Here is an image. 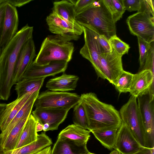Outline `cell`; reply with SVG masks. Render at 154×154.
Instances as JSON below:
<instances>
[{
  "label": "cell",
  "mask_w": 154,
  "mask_h": 154,
  "mask_svg": "<svg viewBox=\"0 0 154 154\" xmlns=\"http://www.w3.org/2000/svg\"><path fill=\"white\" fill-rule=\"evenodd\" d=\"M52 12L64 20L72 23H76L74 4L70 0H62L53 2Z\"/></svg>",
  "instance_id": "obj_24"
},
{
  "label": "cell",
  "mask_w": 154,
  "mask_h": 154,
  "mask_svg": "<svg viewBox=\"0 0 154 154\" xmlns=\"http://www.w3.org/2000/svg\"><path fill=\"white\" fill-rule=\"evenodd\" d=\"M80 101L85 112L88 130L120 127L122 121L119 111L112 105L100 101L94 93L82 94Z\"/></svg>",
  "instance_id": "obj_2"
},
{
  "label": "cell",
  "mask_w": 154,
  "mask_h": 154,
  "mask_svg": "<svg viewBox=\"0 0 154 154\" xmlns=\"http://www.w3.org/2000/svg\"><path fill=\"white\" fill-rule=\"evenodd\" d=\"M34 92L28 93L19 98H17L12 102L7 104L4 111L0 117V130L1 132L6 128Z\"/></svg>",
  "instance_id": "obj_19"
},
{
  "label": "cell",
  "mask_w": 154,
  "mask_h": 154,
  "mask_svg": "<svg viewBox=\"0 0 154 154\" xmlns=\"http://www.w3.org/2000/svg\"><path fill=\"white\" fill-rule=\"evenodd\" d=\"M154 72L144 69L134 74L129 93L138 97L149 94L150 102L154 100Z\"/></svg>",
  "instance_id": "obj_12"
},
{
  "label": "cell",
  "mask_w": 154,
  "mask_h": 154,
  "mask_svg": "<svg viewBox=\"0 0 154 154\" xmlns=\"http://www.w3.org/2000/svg\"><path fill=\"white\" fill-rule=\"evenodd\" d=\"M131 154H154V148L141 146L138 151Z\"/></svg>",
  "instance_id": "obj_41"
},
{
  "label": "cell",
  "mask_w": 154,
  "mask_h": 154,
  "mask_svg": "<svg viewBox=\"0 0 154 154\" xmlns=\"http://www.w3.org/2000/svg\"><path fill=\"white\" fill-rule=\"evenodd\" d=\"M134 74L123 70L114 84L119 94L129 92Z\"/></svg>",
  "instance_id": "obj_29"
},
{
  "label": "cell",
  "mask_w": 154,
  "mask_h": 154,
  "mask_svg": "<svg viewBox=\"0 0 154 154\" xmlns=\"http://www.w3.org/2000/svg\"><path fill=\"white\" fill-rule=\"evenodd\" d=\"M137 104L142 121L145 147L154 148V100L149 94L138 97Z\"/></svg>",
  "instance_id": "obj_9"
},
{
  "label": "cell",
  "mask_w": 154,
  "mask_h": 154,
  "mask_svg": "<svg viewBox=\"0 0 154 154\" xmlns=\"http://www.w3.org/2000/svg\"><path fill=\"white\" fill-rule=\"evenodd\" d=\"M7 104L5 103H0V117L4 111Z\"/></svg>",
  "instance_id": "obj_43"
},
{
  "label": "cell",
  "mask_w": 154,
  "mask_h": 154,
  "mask_svg": "<svg viewBox=\"0 0 154 154\" xmlns=\"http://www.w3.org/2000/svg\"><path fill=\"white\" fill-rule=\"evenodd\" d=\"M71 1L74 4L75 10L77 15L91 5L94 0H78Z\"/></svg>",
  "instance_id": "obj_36"
},
{
  "label": "cell",
  "mask_w": 154,
  "mask_h": 154,
  "mask_svg": "<svg viewBox=\"0 0 154 154\" xmlns=\"http://www.w3.org/2000/svg\"><path fill=\"white\" fill-rule=\"evenodd\" d=\"M105 6L112 14L115 22L119 20L121 18L115 8L114 7L112 0H103Z\"/></svg>",
  "instance_id": "obj_37"
},
{
  "label": "cell",
  "mask_w": 154,
  "mask_h": 154,
  "mask_svg": "<svg viewBox=\"0 0 154 154\" xmlns=\"http://www.w3.org/2000/svg\"><path fill=\"white\" fill-rule=\"evenodd\" d=\"M3 2H5V0H0V4Z\"/></svg>",
  "instance_id": "obj_47"
},
{
  "label": "cell",
  "mask_w": 154,
  "mask_h": 154,
  "mask_svg": "<svg viewBox=\"0 0 154 154\" xmlns=\"http://www.w3.org/2000/svg\"><path fill=\"white\" fill-rule=\"evenodd\" d=\"M141 147L129 128L122 122L117 132L114 148L121 154H131Z\"/></svg>",
  "instance_id": "obj_17"
},
{
  "label": "cell",
  "mask_w": 154,
  "mask_h": 154,
  "mask_svg": "<svg viewBox=\"0 0 154 154\" xmlns=\"http://www.w3.org/2000/svg\"><path fill=\"white\" fill-rule=\"evenodd\" d=\"M33 27L28 24L17 33L0 54V100L9 97L15 65L23 45L32 38Z\"/></svg>",
  "instance_id": "obj_1"
},
{
  "label": "cell",
  "mask_w": 154,
  "mask_h": 154,
  "mask_svg": "<svg viewBox=\"0 0 154 154\" xmlns=\"http://www.w3.org/2000/svg\"><path fill=\"white\" fill-rule=\"evenodd\" d=\"M112 49L115 50L119 54L123 56L124 55L128 54L130 48L129 45L123 42L116 35L111 37L109 39Z\"/></svg>",
  "instance_id": "obj_31"
},
{
  "label": "cell",
  "mask_w": 154,
  "mask_h": 154,
  "mask_svg": "<svg viewBox=\"0 0 154 154\" xmlns=\"http://www.w3.org/2000/svg\"><path fill=\"white\" fill-rule=\"evenodd\" d=\"M80 154H95L90 152L89 151H88V152L80 153Z\"/></svg>",
  "instance_id": "obj_46"
},
{
  "label": "cell",
  "mask_w": 154,
  "mask_h": 154,
  "mask_svg": "<svg viewBox=\"0 0 154 154\" xmlns=\"http://www.w3.org/2000/svg\"><path fill=\"white\" fill-rule=\"evenodd\" d=\"M118 129V128H109L91 131L103 146L111 150L115 148Z\"/></svg>",
  "instance_id": "obj_28"
},
{
  "label": "cell",
  "mask_w": 154,
  "mask_h": 154,
  "mask_svg": "<svg viewBox=\"0 0 154 154\" xmlns=\"http://www.w3.org/2000/svg\"><path fill=\"white\" fill-rule=\"evenodd\" d=\"M122 122L130 129L141 146L145 147L142 121L137 97L131 96L119 111Z\"/></svg>",
  "instance_id": "obj_6"
},
{
  "label": "cell",
  "mask_w": 154,
  "mask_h": 154,
  "mask_svg": "<svg viewBox=\"0 0 154 154\" xmlns=\"http://www.w3.org/2000/svg\"><path fill=\"white\" fill-rule=\"evenodd\" d=\"M97 39L102 53H109L112 52V49L109 39L105 35H98Z\"/></svg>",
  "instance_id": "obj_35"
},
{
  "label": "cell",
  "mask_w": 154,
  "mask_h": 154,
  "mask_svg": "<svg viewBox=\"0 0 154 154\" xmlns=\"http://www.w3.org/2000/svg\"><path fill=\"white\" fill-rule=\"evenodd\" d=\"M81 26L83 29L85 43L80 51V54L91 62L98 77L105 79L100 61V55L102 52L98 41V34Z\"/></svg>",
  "instance_id": "obj_8"
},
{
  "label": "cell",
  "mask_w": 154,
  "mask_h": 154,
  "mask_svg": "<svg viewBox=\"0 0 154 154\" xmlns=\"http://www.w3.org/2000/svg\"><path fill=\"white\" fill-rule=\"evenodd\" d=\"M76 22L98 35H105L108 39L116 35V23L103 2L94 0L92 4L77 14Z\"/></svg>",
  "instance_id": "obj_3"
},
{
  "label": "cell",
  "mask_w": 154,
  "mask_h": 154,
  "mask_svg": "<svg viewBox=\"0 0 154 154\" xmlns=\"http://www.w3.org/2000/svg\"><path fill=\"white\" fill-rule=\"evenodd\" d=\"M126 23L131 33L149 42L154 41V11L143 3L140 10L129 16Z\"/></svg>",
  "instance_id": "obj_5"
},
{
  "label": "cell",
  "mask_w": 154,
  "mask_h": 154,
  "mask_svg": "<svg viewBox=\"0 0 154 154\" xmlns=\"http://www.w3.org/2000/svg\"><path fill=\"white\" fill-rule=\"evenodd\" d=\"M37 132L43 130V125L38 122L36 127Z\"/></svg>",
  "instance_id": "obj_44"
},
{
  "label": "cell",
  "mask_w": 154,
  "mask_h": 154,
  "mask_svg": "<svg viewBox=\"0 0 154 154\" xmlns=\"http://www.w3.org/2000/svg\"><path fill=\"white\" fill-rule=\"evenodd\" d=\"M146 69H150L152 72H154V41L151 43L145 63L142 70Z\"/></svg>",
  "instance_id": "obj_33"
},
{
  "label": "cell",
  "mask_w": 154,
  "mask_h": 154,
  "mask_svg": "<svg viewBox=\"0 0 154 154\" xmlns=\"http://www.w3.org/2000/svg\"><path fill=\"white\" fill-rule=\"evenodd\" d=\"M36 56L35 46L32 38L23 45L20 52L14 68V85L23 79L24 73L32 64Z\"/></svg>",
  "instance_id": "obj_15"
},
{
  "label": "cell",
  "mask_w": 154,
  "mask_h": 154,
  "mask_svg": "<svg viewBox=\"0 0 154 154\" xmlns=\"http://www.w3.org/2000/svg\"><path fill=\"white\" fill-rule=\"evenodd\" d=\"M88 151L87 146H78L68 140L57 138L51 154H80Z\"/></svg>",
  "instance_id": "obj_27"
},
{
  "label": "cell",
  "mask_w": 154,
  "mask_h": 154,
  "mask_svg": "<svg viewBox=\"0 0 154 154\" xmlns=\"http://www.w3.org/2000/svg\"><path fill=\"white\" fill-rule=\"evenodd\" d=\"M80 99V96L75 93L47 90L39 94L34 106L35 108H62L70 109Z\"/></svg>",
  "instance_id": "obj_7"
},
{
  "label": "cell",
  "mask_w": 154,
  "mask_h": 154,
  "mask_svg": "<svg viewBox=\"0 0 154 154\" xmlns=\"http://www.w3.org/2000/svg\"><path fill=\"white\" fill-rule=\"evenodd\" d=\"M109 154H121L117 150L115 149L112 151Z\"/></svg>",
  "instance_id": "obj_45"
},
{
  "label": "cell",
  "mask_w": 154,
  "mask_h": 154,
  "mask_svg": "<svg viewBox=\"0 0 154 154\" xmlns=\"http://www.w3.org/2000/svg\"><path fill=\"white\" fill-rule=\"evenodd\" d=\"M51 146H50L32 154H51Z\"/></svg>",
  "instance_id": "obj_42"
},
{
  "label": "cell",
  "mask_w": 154,
  "mask_h": 154,
  "mask_svg": "<svg viewBox=\"0 0 154 154\" xmlns=\"http://www.w3.org/2000/svg\"><path fill=\"white\" fill-rule=\"evenodd\" d=\"M69 110L62 108H36L32 114L43 125V131L45 132L57 130L66 118Z\"/></svg>",
  "instance_id": "obj_11"
},
{
  "label": "cell",
  "mask_w": 154,
  "mask_h": 154,
  "mask_svg": "<svg viewBox=\"0 0 154 154\" xmlns=\"http://www.w3.org/2000/svg\"><path fill=\"white\" fill-rule=\"evenodd\" d=\"M39 91L34 92L24 105L9 124L6 128L0 133L1 146L3 143L10 132L17 124L27 114L31 112Z\"/></svg>",
  "instance_id": "obj_22"
},
{
  "label": "cell",
  "mask_w": 154,
  "mask_h": 154,
  "mask_svg": "<svg viewBox=\"0 0 154 154\" xmlns=\"http://www.w3.org/2000/svg\"><path fill=\"white\" fill-rule=\"evenodd\" d=\"M37 120L31 114L23 127L15 149L27 145L35 141L38 134L36 130Z\"/></svg>",
  "instance_id": "obj_23"
},
{
  "label": "cell",
  "mask_w": 154,
  "mask_h": 154,
  "mask_svg": "<svg viewBox=\"0 0 154 154\" xmlns=\"http://www.w3.org/2000/svg\"><path fill=\"white\" fill-rule=\"evenodd\" d=\"M45 78H24L17 82L15 90L19 98L25 94L31 92L39 91Z\"/></svg>",
  "instance_id": "obj_25"
},
{
  "label": "cell",
  "mask_w": 154,
  "mask_h": 154,
  "mask_svg": "<svg viewBox=\"0 0 154 154\" xmlns=\"http://www.w3.org/2000/svg\"><path fill=\"white\" fill-rule=\"evenodd\" d=\"M31 112L26 115L13 128L1 146L3 150H12L15 149L23 127Z\"/></svg>",
  "instance_id": "obj_26"
},
{
  "label": "cell",
  "mask_w": 154,
  "mask_h": 154,
  "mask_svg": "<svg viewBox=\"0 0 154 154\" xmlns=\"http://www.w3.org/2000/svg\"><path fill=\"white\" fill-rule=\"evenodd\" d=\"M68 63L64 61H55L48 64L40 65L33 62L26 70L23 78H36L54 76L66 70Z\"/></svg>",
  "instance_id": "obj_16"
},
{
  "label": "cell",
  "mask_w": 154,
  "mask_h": 154,
  "mask_svg": "<svg viewBox=\"0 0 154 154\" xmlns=\"http://www.w3.org/2000/svg\"><path fill=\"white\" fill-rule=\"evenodd\" d=\"M52 143L51 139L44 132L38 134L37 140L30 144L12 150L2 149L0 154H32L50 146Z\"/></svg>",
  "instance_id": "obj_21"
},
{
  "label": "cell",
  "mask_w": 154,
  "mask_h": 154,
  "mask_svg": "<svg viewBox=\"0 0 154 154\" xmlns=\"http://www.w3.org/2000/svg\"><path fill=\"white\" fill-rule=\"evenodd\" d=\"M112 4L121 18L125 10V9L122 0H112Z\"/></svg>",
  "instance_id": "obj_38"
},
{
  "label": "cell",
  "mask_w": 154,
  "mask_h": 154,
  "mask_svg": "<svg viewBox=\"0 0 154 154\" xmlns=\"http://www.w3.org/2000/svg\"><path fill=\"white\" fill-rule=\"evenodd\" d=\"M73 121L74 124L88 129V122L85 112L80 101L74 107Z\"/></svg>",
  "instance_id": "obj_30"
},
{
  "label": "cell",
  "mask_w": 154,
  "mask_h": 154,
  "mask_svg": "<svg viewBox=\"0 0 154 154\" xmlns=\"http://www.w3.org/2000/svg\"><path fill=\"white\" fill-rule=\"evenodd\" d=\"M139 51L140 68L139 71L142 70L145 63L151 43L147 42L140 38L137 37Z\"/></svg>",
  "instance_id": "obj_32"
},
{
  "label": "cell",
  "mask_w": 154,
  "mask_h": 154,
  "mask_svg": "<svg viewBox=\"0 0 154 154\" xmlns=\"http://www.w3.org/2000/svg\"><path fill=\"white\" fill-rule=\"evenodd\" d=\"M19 18L16 7L6 3L3 28L0 40L1 53L18 31Z\"/></svg>",
  "instance_id": "obj_13"
},
{
  "label": "cell",
  "mask_w": 154,
  "mask_h": 154,
  "mask_svg": "<svg viewBox=\"0 0 154 154\" xmlns=\"http://www.w3.org/2000/svg\"><path fill=\"white\" fill-rule=\"evenodd\" d=\"M2 150V149L1 147V144H0V153L1 152Z\"/></svg>",
  "instance_id": "obj_48"
},
{
  "label": "cell",
  "mask_w": 154,
  "mask_h": 154,
  "mask_svg": "<svg viewBox=\"0 0 154 154\" xmlns=\"http://www.w3.org/2000/svg\"><path fill=\"white\" fill-rule=\"evenodd\" d=\"M74 47L73 43L59 35H50L43 40L33 63L45 65L55 61L69 63L72 59Z\"/></svg>",
  "instance_id": "obj_4"
},
{
  "label": "cell",
  "mask_w": 154,
  "mask_h": 154,
  "mask_svg": "<svg viewBox=\"0 0 154 154\" xmlns=\"http://www.w3.org/2000/svg\"><path fill=\"white\" fill-rule=\"evenodd\" d=\"M90 132V130L73 124L69 125L61 131L57 138L68 140L78 146H87Z\"/></svg>",
  "instance_id": "obj_18"
},
{
  "label": "cell",
  "mask_w": 154,
  "mask_h": 154,
  "mask_svg": "<svg viewBox=\"0 0 154 154\" xmlns=\"http://www.w3.org/2000/svg\"><path fill=\"white\" fill-rule=\"evenodd\" d=\"M125 10L129 12L138 11L140 9L141 0H122Z\"/></svg>",
  "instance_id": "obj_34"
},
{
  "label": "cell",
  "mask_w": 154,
  "mask_h": 154,
  "mask_svg": "<svg viewBox=\"0 0 154 154\" xmlns=\"http://www.w3.org/2000/svg\"><path fill=\"white\" fill-rule=\"evenodd\" d=\"M32 1V0H5V2L6 3H8L15 7H19Z\"/></svg>",
  "instance_id": "obj_39"
},
{
  "label": "cell",
  "mask_w": 154,
  "mask_h": 154,
  "mask_svg": "<svg viewBox=\"0 0 154 154\" xmlns=\"http://www.w3.org/2000/svg\"><path fill=\"white\" fill-rule=\"evenodd\" d=\"M79 79L78 76L64 72L60 76L49 80L46 85L48 90L53 91L67 92L75 90Z\"/></svg>",
  "instance_id": "obj_20"
},
{
  "label": "cell",
  "mask_w": 154,
  "mask_h": 154,
  "mask_svg": "<svg viewBox=\"0 0 154 154\" xmlns=\"http://www.w3.org/2000/svg\"><path fill=\"white\" fill-rule=\"evenodd\" d=\"M6 3L3 2L0 4V40L2 35L4 17L5 16ZM1 50L0 49V54Z\"/></svg>",
  "instance_id": "obj_40"
},
{
  "label": "cell",
  "mask_w": 154,
  "mask_h": 154,
  "mask_svg": "<svg viewBox=\"0 0 154 154\" xmlns=\"http://www.w3.org/2000/svg\"><path fill=\"white\" fill-rule=\"evenodd\" d=\"M122 56L112 49V52L101 53L100 61L106 79L113 85L124 70Z\"/></svg>",
  "instance_id": "obj_14"
},
{
  "label": "cell",
  "mask_w": 154,
  "mask_h": 154,
  "mask_svg": "<svg viewBox=\"0 0 154 154\" xmlns=\"http://www.w3.org/2000/svg\"><path fill=\"white\" fill-rule=\"evenodd\" d=\"M46 21L51 32L62 36L70 41L78 40L83 33L82 26L77 22L69 23L52 12L47 17Z\"/></svg>",
  "instance_id": "obj_10"
}]
</instances>
